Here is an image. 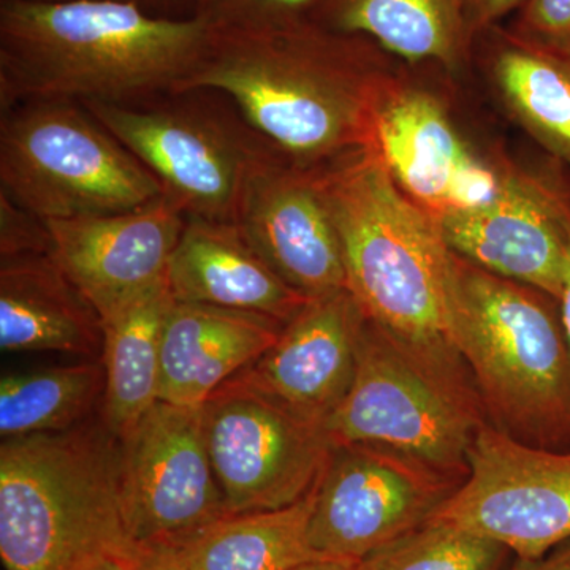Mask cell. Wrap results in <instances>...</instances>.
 I'll list each match as a JSON object with an SVG mask.
<instances>
[{"instance_id":"12","label":"cell","mask_w":570,"mask_h":570,"mask_svg":"<svg viewBox=\"0 0 570 570\" xmlns=\"http://www.w3.org/2000/svg\"><path fill=\"white\" fill-rule=\"evenodd\" d=\"M206 448L228 515L288 508L324 471V430L230 379L202 406Z\"/></svg>"},{"instance_id":"7","label":"cell","mask_w":570,"mask_h":570,"mask_svg":"<svg viewBox=\"0 0 570 570\" xmlns=\"http://www.w3.org/2000/svg\"><path fill=\"white\" fill-rule=\"evenodd\" d=\"M206 92L80 104L156 176L184 216L235 224L250 176L277 151L236 108L213 102Z\"/></svg>"},{"instance_id":"16","label":"cell","mask_w":570,"mask_h":570,"mask_svg":"<svg viewBox=\"0 0 570 570\" xmlns=\"http://www.w3.org/2000/svg\"><path fill=\"white\" fill-rule=\"evenodd\" d=\"M366 317L351 292L309 299L235 381L324 430L352 387Z\"/></svg>"},{"instance_id":"3","label":"cell","mask_w":570,"mask_h":570,"mask_svg":"<svg viewBox=\"0 0 570 570\" xmlns=\"http://www.w3.org/2000/svg\"><path fill=\"white\" fill-rule=\"evenodd\" d=\"M314 170L340 234L347 291L367 321L482 406L450 335L452 250L434 216L401 190L370 146Z\"/></svg>"},{"instance_id":"10","label":"cell","mask_w":570,"mask_h":570,"mask_svg":"<svg viewBox=\"0 0 570 570\" xmlns=\"http://www.w3.org/2000/svg\"><path fill=\"white\" fill-rule=\"evenodd\" d=\"M119 441V509L134 549L178 547L228 515L202 407L154 404Z\"/></svg>"},{"instance_id":"6","label":"cell","mask_w":570,"mask_h":570,"mask_svg":"<svg viewBox=\"0 0 570 570\" xmlns=\"http://www.w3.org/2000/svg\"><path fill=\"white\" fill-rule=\"evenodd\" d=\"M0 183L43 220L132 212L164 197L156 176L75 100L2 110Z\"/></svg>"},{"instance_id":"34","label":"cell","mask_w":570,"mask_h":570,"mask_svg":"<svg viewBox=\"0 0 570 570\" xmlns=\"http://www.w3.org/2000/svg\"><path fill=\"white\" fill-rule=\"evenodd\" d=\"M558 306H560L562 328H564L570 348V216L568 220V261H566L564 283H562Z\"/></svg>"},{"instance_id":"27","label":"cell","mask_w":570,"mask_h":570,"mask_svg":"<svg viewBox=\"0 0 570 570\" xmlns=\"http://www.w3.org/2000/svg\"><path fill=\"white\" fill-rule=\"evenodd\" d=\"M314 0H198L194 14L214 28L255 29L306 17Z\"/></svg>"},{"instance_id":"19","label":"cell","mask_w":570,"mask_h":570,"mask_svg":"<svg viewBox=\"0 0 570 570\" xmlns=\"http://www.w3.org/2000/svg\"><path fill=\"white\" fill-rule=\"evenodd\" d=\"M283 326L257 314L175 299L164 325L160 401L204 406L276 343Z\"/></svg>"},{"instance_id":"14","label":"cell","mask_w":570,"mask_h":570,"mask_svg":"<svg viewBox=\"0 0 570 570\" xmlns=\"http://www.w3.org/2000/svg\"><path fill=\"white\" fill-rule=\"evenodd\" d=\"M235 225L299 294L313 299L346 291L343 246L314 168L273 154L250 176Z\"/></svg>"},{"instance_id":"29","label":"cell","mask_w":570,"mask_h":570,"mask_svg":"<svg viewBox=\"0 0 570 570\" xmlns=\"http://www.w3.org/2000/svg\"><path fill=\"white\" fill-rule=\"evenodd\" d=\"M509 29L542 47L570 52V0H527Z\"/></svg>"},{"instance_id":"18","label":"cell","mask_w":570,"mask_h":570,"mask_svg":"<svg viewBox=\"0 0 570 570\" xmlns=\"http://www.w3.org/2000/svg\"><path fill=\"white\" fill-rule=\"evenodd\" d=\"M167 283L176 302L257 314L287 324L309 302L281 279L232 223L187 217Z\"/></svg>"},{"instance_id":"21","label":"cell","mask_w":570,"mask_h":570,"mask_svg":"<svg viewBox=\"0 0 570 570\" xmlns=\"http://www.w3.org/2000/svg\"><path fill=\"white\" fill-rule=\"evenodd\" d=\"M306 17L332 31L365 37L411 63L456 70L474 48L463 0H314Z\"/></svg>"},{"instance_id":"17","label":"cell","mask_w":570,"mask_h":570,"mask_svg":"<svg viewBox=\"0 0 570 570\" xmlns=\"http://www.w3.org/2000/svg\"><path fill=\"white\" fill-rule=\"evenodd\" d=\"M186 219L178 206L160 197L132 212L45 223L52 258L100 317L167 283Z\"/></svg>"},{"instance_id":"36","label":"cell","mask_w":570,"mask_h":570,"mask_svg":"<svg viewBox=\"0 0 570 570\" xmlns=\"http://www.w3.org/2000/svg\"><path fill=\"white\" fill-rule=\"evenodd\" d=\"M294 570H358V562L343 560H316L298 566Z\"/></svg>"},{"instance_id":"1","label":"cell","mask_w":570,"mask_h":570,"mask_svg":"<svg viewBox=\"0 0 570 570\" xmlns=\"http://www.w3.org/2000/svg\"><path fill=\"white\" fill-rule=\"evenodd\" d=\"M384 52L365 37L307 17L266 28H216L181 92L224 94L288 163L317 168L370 146L374 105L389 80Z\"/></svg>"},{"instance_id":"5","label":"cell","mask_w":570,"mask_h":570,"mask_svg":"<svg viewBox=\"0 0 570 570\" xmlns=\"http://www.w3.org/2000/svg\"><path fill=\"white\" fill-rule=\"evenodd\" d=\"M134 549L119 509V441L102 420L0 445V558L7 570H70Z\"/></svg>"},{"instance_id":"2","label":"cell","mask_w":570,"mask_h":570,"mask_svg":"<svg viewBox=\"0 0 570 570\" xmlns=\"http://www.w3.org/2000/svg\"><path fill=\"white\" fill-rule=\"evenodd\" d=\"M214 26L119 0H2L0 105L140 104L181 92Z\"/></svg>"},{"instance_id":"35","label":"cell","mask_w":570,"mask_h":570,"mask_svg":"<svg viewBox=\"0 0 570 570\" xmlns=\"http://www.w3.org/2000/svg\"><path fill=\"white\" fill-rule=\"evenodd\" d=\"M119 2L135 3V6L151 11V13H156V11L154 10L157 9H175V7L189 6L193 7L194 14L195 7H197L198 0H119Z\"/></svg>"},{"instance_id":"22","label":"cell","mask_w":570,"mask_h":570,"mask_svg":"<svg viewBox=\"0 0 570 570\" xmlns=\"http://www.w3.org/2000/svg\"><path fill=\"white\" fill-rule=\"evenodd\" d=\"M174 303L170 287L164 283L100 316L102 422L115 438L126 436L160 401L164 325Z\"/></svg>"},{"instance_id":"28","label":"cell","mask_w":570,"mask_h":570,"mask_svg":"<svg viewBox=\"0 0 570 570\" xmlns=\"http://www.w3.org/2000/svg\"><path fill=\"white\" fill-rule=\"evenodd\" d=\"M50 228L43 219L21 208L0 190V258L31 257L51 254Z\"/></svg>"},{"instance_id":"13","label":"cell","mask_w":570,"mask_h":570,"mask_svg":"<svg viewBox=\"0 0 570 570\" xmlns=\"http://www.w3.org/2000/svg\"><path fill=\"white\" fill-rule=\"evenodd\" d=\"M389 82L374 105L370 148L401 190L434 217L490 204L509 174L469 148L436 97Z\"/></svg>"},{"instance_id":"25","label":"cell","mask_w":570,"mask_h":570,"mask_svg":"<svg viewBox=\"0 0 570 570\" xmlns=\"http://www.w3.org/2000/svg\"><path fill=\"white\" fill-rule=\"evenodd\" d=\"M104 390L102 362L7 374L0 382V434L22 438L81 425Z\"/></svg>"},{"instance_id":"15","label":"cell","mask_w":570,"mask_h":570,"mask_svg":"<svg viewBox=\"0 0 570 570\" xmlns=\"http://www.w3.org/2000/svg\"><path fill=\"white\" fill-rule=\"evenodd\" d=\"M570 202L557 187L508 175L490 204L434 217L450 250L493 275L560 299Z\"/></svg>"},{"instance_id":"11","label":"cell","mask_w":570,"mask_h":570,"mask_svg":"<svg viewBox=\"0 0 570 570\" xmlns=\"http://www.w3.org/2000/svg\"><path fill=\"white\" fill-rule=\"evenodd\" d=\"M461 482L381 445H333L314 487L311 549L328 560L362 561L422 527Z\"/></svg>"},{"instance_id":"32","label":"cell","mask_w":570,"mask_h":570,"mask_svg":"<svg viewBox=\"0 0 570 570\" xmlns=\"http://www.w3.org/2000/svg\"><path fill=\"white\" fill-rule=\"evenodd\" d=\"M135 551L137 549L100 551L70 570H135Z\"/></svg>"},{"instance_id":"31","label":"cell","mask_w":570,"mask_h":570,"mask_svg":"<svg viewBox=\"0 0 570 570\" xmlns=\"http://www.w3.org/2000/svg\"><path fill=\"white\" fill-rule=\"evenodd\" d=\"M135 570H187L175 547H142L135 551Z\"/></svg>"},{"instance_id":"24","label":"cell","mask_w":570,"mask_h":570,"mask_svg":"<svg viewBox=\"0 0 570 570\" xmlns=\"http://www.w3.org/2000/svg\"><path fill=\"white\" fill-rule=\"evenodd\" d=\"M313 504L314 490L288 508L227 515L175 549L187 570H294L324 560L307 538Z\"/></svg>"},{"instance_id":"33","label":"cell","mask_w":570,"mask_h":570,"mask_svg":"<svg viewBox=\"0 0 570 570\" xmlns=\"http://www.w3.org/2000/svg\"><path fill=\"white\" fill-rule=\"evenodd\" d=\"M510 570H570V540L538 560H519Z\"/></svg>"},{"instance_id":"9","label":"cell","mask_w":570,"mask_h":570,"mask_svg":"<svg viewBox=\"0 0 570 570\" xmlns=\"http://www.w3.org/2000/svg\"><path fill=\"white\" fill-rule=\"evenodd\" d=\"M430 520L538 560L570 540V453L528 444L483 423L468 452V474Z\"/></svg>"},{"instance_id":"4","label":"cell","mask_w":570,"mask_h":570,"mask_svg":"<svg viewBox=\"0 0 570 570\" xmlns=\"http://www.w3.org/2000/svg\"><path fill=\"white\" fill-rule=\"evenodd\" d=\"M557 299L450 258L449 322L493 425L549 449L570 438V348Z\"/></svg>"},{"instance_id":"8","label":"cell","mask_w":570,"mask_h":570,"mask_svg":"<svg viewBox=\"0 0 570 570\" xmlns=\"http://www.w3.org/2000/svg\"><path fill=\"white\" fill-rule=\"evenodd\" d=\"M485 415L366 318L354 382L324 433L332 445L393 449L463 482Z\"/></svg>"},{"instance_id":"23","label":"cell","mask_w":570,"mask_h":570,"mask_svg":"<svg viewBox=\"0 0 570 570\" xmlns=\"http://www.w3.org/2000/svg\"><path fill=\"white\" fill-rule=\"evenodd\" d=\"M482 39L502 102L543 148L570 165V52L542 47L502 26Z\"/></svg>"},{"instance_id":"20","label":"cell","mask_w":570,"mask_h":570,"mask_svg":"<svg viewBox=\"0 0 570 570\" xmlns=\"http://www.w3.org/2000/svg\"><path fill=\"white\" fill-rule=\"evenodd\" d=\"M102 322L51 254L0 262L3 352L102 354Z\"/></svg>"},{"instance_id":"30","label":"cell","mask_w":570,"mask_h":570,"mask_svg":"<svg viewBox=\"0 0 570 570\" xmlns=\"http://www.w3.org/2000/svg\"><path fill=\"white\" fill-rule=\"evenodd\" d=\"M527 0H463L464 18L472 43L482 39L491 29L501 26L510 13H515Z\"/></svg>"},{"instance_id":"26","label":"cell","mask_w":570,"mask_h":570,"mask_svg":"<svg viewBox=\"0 0 570 570\" xmlns=\"http://www.w3.org/2000/svg\"><path fill=\"white\" fill-rule=\"evenodd\" d=\"M501 543L441 520H428L358 561V570H501Z\"/></svg>"}]
</instances>
